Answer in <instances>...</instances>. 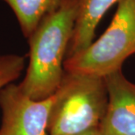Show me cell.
Returning a JSON list of instances; mask_svg holds the SVG:
<instances>
[{
    "mask_svg": "<svg viewBox=\"0 0 135 135\" xmlns=\"http://www.w3.org/2000/svg\"><path fill=\"white\" fill-rule=\"evenodd\" d=\"M108 92L106 112L99 126L102 135H135V83L122 69L104 76Z\"/></svg>",
    "mask_w": 135,
    "mask_h": 135,
    "instance_id": "5b68a950",
    "label": "cell"
},
{
    "mask_svg": "<svg viewBox=\"0 0 135 135\" xmlns=\"http://www.w3.org/2000/svg\"><path fill=\"white\" fill-rule=\"evenodd\" d=\"M107 104L104 77L65 71L54 94L47 135H80L99 128Z\"/></svg>",
    "mask_w": 135,
    "mask_h": 135,
    "instance_id": "7a4b0ae2",
    "label": "cell"
},
{
    "mask_svg": "<svg viewBox=\"0 0 135 135\" xmlns=\"http://www.w3.org/2000/svg\"><path fill=\"white\" fill-rule=\"evenodd\" d=\"M120 0H78L77 16L66 59L82 52L93 42L96 29L104 15ZM65 59V60H66Z\"/></svg>",
    "mask_w": 135,
    "mask_h": 135,
    "instance_id": "8992f818",
    "label": "cell"
},
{
    "mask_svg": "<svg viewBox=\"0 0 135 135\" xmlns=\"http://www.w3.org/2000/svg\"><path fill=\"white\" fill-rule=\"evenodd\" d=\"M16 16L20 31L28 39L48 13L60 4L61 0H2Z\"/></svg>",
    "mask_w": 135,
    "mask_h": 135,
    "instance_id": "52a82bcc",
    "label": "cell"
},
{
    "mask_svg": "<svg viewBox=\"0 0 135 135\" xmlns=\"http://www.w3.org/2000/svg\"><path fill=\"white\" fill-rule=\"evenodd\" d=\"M53 102L54 95L44 100H33L18 84L4 86L0 90V135H47Z\"/></svg>",
    "mask_w": 135,
    "mask_h": 135,
    "instance_id": "277c9868",
    "label": "cell"
},
{
    "mask_svg": "<svg viewBox=\"0 0 135 135\" xmlns=\"http://www.w3.org/2000/svg\"><path fill=\"white\" fill-rule=\"evenodd\" d=\"M26 56L17 54H0V90L14 83L25 69Z\"/></svg>",
    "mask_w": 135,
    "mask_h": 135,
    "instance_id": "ba28073f",
    "label": "cell"
},
{
    "mask_svg": "<svg viewBox=\"0 0 135 135\" xmlns=\"http://www.w3.org/2000/svg\"><path fill=\"white\" fill-rule=\"evenodd\" d=\"M135 54V0H120L108 28L82 52L67 58L66 72L104 77Z\"/></svg>",
    "mask_w": 135,
    "mask_h": 135,
    "instance_id": "3957f363",
    "label": "cell"
},
{
    "mask_svg": "<svg viewBox=\"0 0 135 135\" xmlns=\"http://www.w3.org/2000/svg\"><path fill=\"white\" fill-rule=\"evenodd\" d=\"M80 135H102L99 129H94V130H91V131H89L87 133H82Z\"/></svg>",
    "mask_w": 135,
    "mask_h": 135,
    "instance_id": "9c48e42d",
    "label": "cell"
},
{
    "mask_svg": "<svg viewBox=\"0 0 135 135\" xmlns=\"http://www.w3.org/2000/svg\"><path fill=\"white\" fill-rule=\"evenodd\" d=\"M78 0H61L28 38L29 61L18 86L33 100L55 93L65 73L64 61L77 16Z\"/></svg>",
    "mask_w": 135,
    "mask_h": 135,
    "instance_id": "6da1fadb",
    "label": "cell"
}]
</instances>
